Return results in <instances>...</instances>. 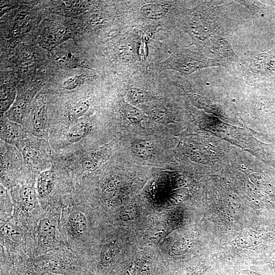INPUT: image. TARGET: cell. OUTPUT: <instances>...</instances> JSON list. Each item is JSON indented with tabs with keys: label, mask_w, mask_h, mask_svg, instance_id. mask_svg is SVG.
I'll list each match as a JSON object with an SVG mask.
<instances>
[{
	"label": "cell",
	"mask_w": 275,
	"mask_h": 275,
	"mask_svg": "<svg viewBox=\"0 0 275 275\" xmlns=\"http://www.w3.org/2000/svg\"><path fill=\"white\" fill-rule=\"evenodd\" d=\"M238 275H258V274L253 271H251L249 270H243L239 272Z\"/></svg>",
	"instance_id": "20"
},
{
	"label": "cell",
	"mask_w": 275,
	"mask_h": 275,
	"mask_svg": "<svg viewBox=\"0 0 275 275\" xmlns=\"http://www.w3.org/2000/svg\"><path fill=\"white\" fill-rule=\"evenodd\" d=\"M119 252L120 248L117 241L115 240L104 244L100 250V267L104 268L112 265Z\"/></svg>",
	"instance_id": "5"
},
{
	"label": "cell",
	"mask_w": 275,
	"mask_h": 275,
	"mask_svg": "<svg viewBox=\"0 0 275 275\" xmlns=\"http://www.w3.org/2000/svg\"><path fill=\"white\" fill-rule=\"evenodd\" d=\"M89 104L87 101H81L73 106L70 112L71 119H77L82 116L88 111Z\"/></svg>",
	"instance_id": "16"
},
{
	"label": "cell",
	"mask_w": 275,
	"mask_h": 275,
	"mask_svg": "<svg viewBox=\"0 0 275 275\" xmlns=\"http://www.w3.org/2000/svg\"><path fill=\"white\" fill-rule=\"evenodd\" d=\"M54 174L52 170L41 173L37 181V191L41 200L46 199L52 193L54 186Z\"/></svg>",
	"instance_id": "4"
},
{
	"label": "cell",
	"mask_w": 275,
	"mask_h": 275,
	"mask_svg": "<svg viewBox=\"0 0 275 275\" xmlns=\"http://www.w3.org/2000/svg\"><path fill=\"white\" fill-rule=\"evenodd\" d=\"M26 231L21 225L19 226L17 222L12 220L5 222L1 227V245L13 255L14 252L17 254L18 249L23 248L24 244L32 247L34 250V239L26 238Z\"/></svg>",
	"instance_id": "3"
},
{
	"label": "cell",
	"mask_w": 275,
	"mask_h": 275,
	"mask_svg": "<svg viewBox=\"0 0 275 275\" xmlns=\"http://www.w3.org/2000/svg\"><path fill=\"white\" fill-rule=\"evenodd\" d=\"M170 9L168 4H148L140 9L142 15L145 18L158 19L165 17Z\"/></svg>",
	"instance_id": "7"
},
{
	"label": "cell",
	"mask_w": 275,
	"mask_h": 275,
	"mask_svg": "<svg viewBox=\"0 0 275 275\" xmlns=\"http://www.w3.org/2000/svg\"><path fill=\"white\" fill-rule=\"evenodd\" d=\"M91 127L88 121H81L73 125L67 132V138L71 143H75L84 137Z\"/></svg>",
	"instance_id": "8"
},
{
	"label": "cell",
	"mask_w": 275,
	"mask_h": 275,
	"mask_svg": "<svg viewBox=\"0 0 275 275\" xmlns=\"http://www.w3.org/2000/svg\"><path fill=\"white\" fill-rule=\"evenodd\" d=\"M17 263L18 265L16 266V269L12 270L16 273L15 275H54L41 270L34 264L33 261H21L19 263L18 262Z\"/></svg>",
	"instance_id": "9"
},
{
	"label": "cell",
	"mask_w": 275,
	"mask_h": 275,
	"mask_svg": "<svg viewBox=\"0 0 275 275\" xmlns=\"http://www.w3.org/2000/svg\"><path fill=\"white\" fill-rule=\"evenodd\" d=\"M3 134L6 140L12 142L21 139L24 136L22 129L18 124L12 122H6L3 125Z\"/></svg>",
	"instance_id": "11"
},
{
	"label": "cell",
	"mask_w": 275,
	"mask_h": 275,
	"mask_svg": "<svg viewBox=\"0 0 275 275\" xmlns=\"http://www.w3.org/2000/svg\"><path fill=\"white\" fill-rule=\"evenodd\" d=\"M81 83L80 76H74L68 78L64 83V87L68 90L73 89L79 86Z\"/></svg>",
	"instance_id": "18"
},
{
	"label": "cell",
	"mask_w": 275,
	"mask_h": 275,
	"mask_svg": "<svg viewBox=\"0 0 275 275\" xmlns=\"http://www.w3.org/2000/svg\"><path fill=\"white\" fill-rule=\"evenodd\" d=\"M59 214L56 210L45 211L39 221L33 234L34 255L36 257L66 246L60 228Z\"/></svg>",
	"instance_id": "1"
},
{
	"label": "cell",
	"mask_w": 275,
	"mask_h": 275,
	"mask_svg": "<svg viewBox=\"0 0 275 275\" xmlns=\"http://www.w3.org/2000/svg\"><path fill=\"white\" fill-rule=\"evenodd\" d=\"M32 127L34 132L41 134L46 128V118L45 117V106L42 100L37 102L32 115Z\"/></svg>",
	"instance_id": "6"
},
{
	"label": "cell",
	"mask_w": 275,
	"mask_h": 275,
	"mask_svg": "<svg viewBox=\"0 0 275 275\" xmlns=\"http://www.w3.org/2000/svg\"><path fill=\"white\" fill-rule=\"evenodd\" d=\"M123 111L126 118L132 124H139L145 120V117L142 112L136 107L124 102Z\"/></svg>",
	"instance_id": "12"
},
{
	"label": "cell",
	"mask_w": 275,
	"mask_h": 275,
	"mask_svg": "<svg viewBox=\"0 0 275 275\" xmlns=\"http://www.w3.org/2000/svg\"><path fill=\"white\" fill-rule=\"evenodd\" d=\"M150 116L155 122L159 124H165L172 121L170 113L160 108L152 109L150 112Z\"/></svg>",
	"instance_id": "15"
},
{
	"label": "cell",
	"mask_w": 275,
	"mask_h": 275,
	"mask_svg": "<svg viewBox=\"0 0 275 275\" xmlns=\"http://www.w3.org/2000/svg\"><path fill=\"white\" fill-rule=\"evenodd\" d=\"M136 214V210L133 207H129L121 211L120 215V218L124 221H130L134 218Z\"/></svg>",
	"instance_id": "19"
},
{
	"label": "cell",
	"mask_w": 275,
	"mask_h": 275,
	"mask_svg": "<svg viewBox=\"0 0 275 275\" xmlns=\"http://www.w3.org/2000/svg\"><path fill=\"white\" fill-rule=\"evenodd\" d=\"M130 98L135 103H143L153 99L154 96L149 91L136 88H131L129 92Z\"/></svg>",
	"instance_id": "13"
},
{
	"label": "cell",
	"mask_w": 275,
	"mask_h": 275,
	"mask_svg": "<svg viewBox=\"0 0 275 275\" xmlns=\"http://www.w3.org/2000/svg\"><path fill=\"white\" fill-rule=\"evenodd\" d=\"M60 228L65 245L77 256L89 229L85 211L79 207L63 210L60 216Z\"/></svg>",
	"instance_id": "2"
},
{
	"label": "cell",
	"mask_w": 275,
	"mask_h": 275,
	"mask_svg": "<svg viewBox=\"0 0 275 275\" xmlns=\"http://www.w3.org/2000/svg\"><path fill=\"white\" fill-rule=\"evenodd\" d=\"M23 105H18L14 107L9 113V119L17 122H20L22 117Z\"/></svg>",
	"instance_id": "17"
},
{
	"label": "cell",
	"mask_w": 275,
	"mask_h": 275,
	"mask_svg": "<svg viewBox=\"0 0 275 275\" xmlns=\"http://www.w3.org/2000/svg\"><path fill=\"white\" fill-rule=\"evenodd\" d=\"M131 148L134 154L142 159L149 158L153 153V146L149 141L135 140L132 143Z\"/></svg>",
	"instance_id": "10"
},
{
	"label": "cell",
	"mask_w": 275,
	"mask_h": 275,
	"mask_svg": "<svg viewBox=\"0 0 275 275\" xmlns=\"http://www.w3.org/2000/svg\"><path fill=\"white\" fill-rule=\"evenodd\" d=\"M101 151H97L88 156L83 162L84 169L86 170H94L103 162L105 155Z\"/></svg>",
	"instance_id": "14"
}]
</instances>
